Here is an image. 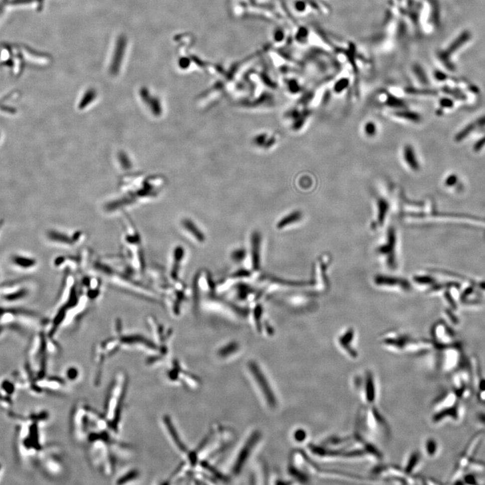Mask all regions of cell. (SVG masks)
Here are the masks:
<instances>
[{"instance_id":"obj_1","label":"cell","mask_w":485,"mask_h":485,"mask_svg":"<svg viewBox=\"0 0 485 485\" xmlns=\"http://www.w3.org/2000/svg\"><path fill=\"white\" fill-rule=\"evenodd\" d=\"M129 378L124 371L115 374L106 396L103 415L115 434L120 431L125 400L128 392Z\"/></svg>"},{"instance_id":"obj_2","label":"cell","mask_w":485,"mask_h":485,"mask_svg":"<svg viewBox=\"0 0 485 485\" xmlns=\"http://www.w3.org/2000/svg\"><path fill=\"white\" fill-rule=\"evenodd\" d=\"M463 401L452 390L446 391L441 394L434 404V412L431 417L433 423L460 424L463 422L466 416V408Z\"/></svg>"},{"instance_id":"obj_3","label":"cell","mask_w":485,"mask_h":485,"mask_svg":"<svg viewBox=\"0 0 485 485\" xmlns=\"http://www.w3.org/2000/svg\"><path fill=\"white\" fill-rule=\"evenodd\" d=\"M380 341L384 347L398 353L423 354L428 353L434 348V343L429 340L416 339L409 334L398 332L385 334Z\"/></svg>"},{"instance_id":"obj_4","label":"cell","mask_w":485,"mask_h":485,"mask_svg":"<svg viewBox=\"0 0 485 485\" xmlns=\"http://www.w3.org/2000/svg\"><path fill=\"white\" fill-rule=\"evenodd\" d=\"M375 254L382 266L396 272L399 267V241L395 227L391 226L382 236L375 247Z\"/></svg>"},{"instance_id":"obj_5","label":"cell","mask_w":485,"mask_h":485,"mask_svg":"<svg viewBox=\"0 0 485 485\" xmlns=\"http://www.w3.org/2000/svg\"><path fill=\"white\" fill-rule=\"evenodd\" d=\"M478 370L475 361L462 364L451 373L452 390L462 400L469 399L475 393V375Z\"/></svg>"},{"instance_id":"obj_6","label":"cell","mask_w":485,"mask_h":485,"mask_svg":"<svg viewBox=\"0 0 485 485\" xmlns=\"http://www.w3.org/2000/svg\"><path fill=\"white\" fill-rule=\"evenodd\" d=\"M483 438L482 431L475 435L468 443L465 450L456 461L455 467L450 477L451 483H458L466 474L468 468L475 459L477 451L480 447Z\"/></svg>"},{"instance_id":"obj_7","label":"cell","mask_w":485,"mask_h":485,"mask_svg":"<svg viewBox=\"0 0 485 485\" xmlns=\"http://www.w3.org/2000/svg\"><path fill=\"white\" fill-rule=\"evenodd\" d=\"M355 384L365 405L367 407H375L377 390L373 373L370 371H365L363 374L357 375Z\"/></svg>"},{"instance_id":"obj_8","label":"cell","mask_w":485,"mask_h":485,"mask_svg":"<svg viewBox=\"0 0 485 485\" xmlns=\"http://www.w3.org/2000/svg\"><path fill=\"white\" fill-rule=\"evenodd\" d=\"M456 345L437 348L439 350L438 366L444 373H452L463 364L461 350Z\"/></svg>"},{"instance_id":"obj_9","label":"cell","mask_w":485,"mask_h":485,"mask_svg":"<svg viewBox=\"0 0 485 485\" xmlns=\"http://www.w3.org/2000/svg\"><path fill=\"white\" fill-rule=\"evenodd\" d=\"M373 284L376 287L388 291L406 293L411 291L412 284L406 279L392 275L377 274L373 278Z\"/></svg>"},{"instance_id":"obj_10","label":"cell","mask_w":485,"mask_h":485,"mask_svg":"<svg viewBox=\"0 0 485 485\" xmlns=\"http://www.w3.org/2000/svg\"><path fill=\"white\" fill-rule=\"evenodd\" d=\"M356 334L355 329L348 327L343 329L336 338V344L340 350L348 358L357 359L359 357L357 348H355Z\"/></svg>"},{"instance_id":"obj_11","label":"cell","mask_w":485,"mask_h":485,"mask_svg":"<svg viewBox=\"0 0 485 485\" xmlns=\"http://www.w3.org/2000/svg\"><path fill=\"white\" fill-rule=\"evenodd\" d=\"M249 368L269 407L272 408L276 407L277 404L276 396H274V392L271 389L266 377L263 375L262 371L259 368L258 365L254 362L249 363Z\"/></svg>"},{"instance_id":"obj_12","label":"cell","mask_w":485,"mask_h":485,"mask_svg":"<svg viewBox=\"0 0 485 485\" xmlns=\"http://www.w3.org/2000/svg\"><path fill=\"white\" fill-rule=\"evenodd\" d=\"M259 437L258 434H254L241 450L234 467V471L236 474H238L245 465V462L247 461V458L249 457L252 450L258 440Z\"/></svg>"},{"instance_id":"obj_13","label":"cell","mask_w":485,"mask_h":485,"mask_svg":"<svg viewBox=\"0 0 485 485\" xmlns=\"http://www.w3.org/2000/svg\"><path fill=\"white\" fill-rule=\"evenodd\" d=\"M390 210L388 202L384 198H378L377 200V218L376 221L371 225L372 230L382 228L384 226L387 215Z\"/></svg>"},{"instance_id":"obj_14","label":"cell","mask_w":485,"mask_h":485,"mask_svg":"<svg viewBox=\"0 0 485 485\" xmlns=\"http://www.w3.org/2000/svg\"><path fill=\"white\" fill-rule=\"evenodd\" d=\"M402 156L406 164L413 171H417L420 169L417 156L416 155L415 149L411 144H407L404 146Z\"/></svg>"},{"instance_id":"obj_15","label":"cell","mask_w":485,"mask_h":485,"mask_svg":"<svg viewBox=\"0 0 485 485\" xmlns=\"http://www.w3.org/2000/svg\"><path fill=\"white\" fill-rule=\"evenodd\" d=\"M421 463H422V460H421L420 452L413 451L411 452V454L408 456L407 460H406L405 465L402 469H404L407 475L412 477L420 467Z\"/></svg>"},{"instance_id":"obj_16","label":"cell","mask_w":485,"mask_h":485,"mask_svg":"<svg viewBox=\"0 0 485 485\" xmlns=\"http://www.w3.org/2000/svg\"><path fill=\"white\" fill-rule=\"evenodd\" d=\"M163 422H164V425L165 428H166L167 431H168L169 436L171 440H172L173 443H174L175 446L177 448L182 452H187L186 446H185L184 443H183L182 440H181L180 436L177 432L176 429L173 425L172 421H171L170 418L169 417H165L163 419Z\"/></svg>"},{"instance_id":"obj_17","label":"cell","mask_w":485,"mask_h":485,"mask_svg":"<svg viewBox=\"0 0 485 485\" xmlns=\"http://www.w3.org/2000/svg\"><path fill=\"white\" fill-rule=\"evenodd\" d=\"M424 452L427 457L429 458H435L438 457L440 454L441 448L438 440L435 438H429L427 439L424 443Z\"/></svg>"},{"instance_id":"obj_18","label":"cell","mask_w":485,"mask_h":485,"mask_svg":"<svg viewBox=\"0 0 485 485\" xmlns=\"http://www.w3.org/2000/svg\"><path fill=\"white\" fill-rule=\"evenodd\" d=\"M475 392L479 402L485 406V379L481 378L479 372L475 379Z\"/></svg>"},{"instance_id":"obj_19","label":"cell","mask_w":485,"mask_h":485,"mask_svg":"<svg viewBox=\"0 0 485 485\" xmlns=\"http://www.w3.org/2000/svg\"><path fill=\"white\" fill-rule=\"evenodd\" d=\"M394 115L398 118L405 119V120L411 121V122H419L421 121V117L420 115L414 111L407 110L405 109H400L394 112Z\"/></svg>"},{"instance_id":"obj_20","label":"cell","mask_w":485,"mask_h":485,"mask_svg":"<svg viewBox=\"0 0 485 485\" xmlns=\"http://www.w3.org/2000/svg\"><path fill=\"white\" fill-rule=\"evenodd\" d=\"M412 72L417 80L422 84H428V79H427V74L422 65L419 63H415L412 66Z\"/></svg>"},{"instance_id":"obj_21","label":"cell","mask_w":485,"mask_h":485,"mask_svg":"<svg viewBox=\"0 0 485 485\" xmlns=\"http://www.w3.org/2000/svg\"><path fill=\"white\" fill-rule=\"evenodd\" d=\"M386 104L388 107L394 108V109H407L406 108L407 105L403 100L390 94H388V95H387Z\"/></svg>"},{"instance_id":"obj_22","label":"cell","mask_w":485,"mask_h":485,"mask_svg":"<svg viewBox=\"0 0 485 485\" xmlns=\"http://www.w3.org/2000/svg\"><path fill=\"white\" fill-rule=\"evenodd\" d=\"M258 236H255L253 238V263L255 268H257L259 263V238Z\"/></svg>"},{"instance_id":"obj_23","label":"cell","mask_w":485,"mask_h":485,"mask_svg":"<svg viewBox=\"0 0 485 485\" xmlns=\"http://www.w3.org/2000/svg\"><path fill=\"white\" fill-rule=\"evenodd\" d=\"M300 217H301V214L298 213V212L292 213V215H288V217L282 219L281 222L278 223V228L282 229L283 227L286 226V225L296 222V221L299 220Z\"/></svg>"},{"instance_id":"obj_24","label":"cell","mask_w":485,"mask_h":485,"mask_svg":"<svg viewBox=\"0 0 485 485\" xmlns=\"http://www.w3.org/2000/svg\"><path fill=\"white\" fill-rule=\"evenodd\" d=\"M185 226H186V228L188 229V231H190V233H191L194 236H195V238L197 239L198 241H200V242H204V241H205V237H204V235L202 234L201 232L198 230L197 227H196L195 225H194V224H192L191 222L188 221V222L185 223Z\"/></svg>"},{"instance_id":"obj_25","label":"cell","mask_w":485,"mask_h":485,"mask_svg":"<svg viewBox=\"0 0 485 485\" xmlns=\"http://www.w3.org/2000/svg\"><path fill=\"white\" fill-rule=\"evenodd\" d=\"M350 85L349 79L347 78H342L337 81L334 85V91L336 93H340L348 87Z\"/></svg>"},{"instance_id":"obj_26","label":"cell","mask_w":485,"mask_h":485,"mask_svg":"<svg viewBox=\"0 0 485 485\" xmlns=\"http://www.w3.org/2000/svg\"><path fill=\"white\" fill-rule=\"evenodd\" d=\"M138 475V472L136 471H131L125 474L124 476L121 477L117 481V484H126L130 483L132 481H134L137 478Z\"/></svg>"},{"instance_id":"obj_27","label":"cell","mask_w":485,"mask_h":485,"mask_svg":"<svg viewBox=\"0 0 485 485\" xmlns=\"http://www.w3.org/2000/svg\"><path fill=\"white\" fill-rule=\"evenodd\" d=\"M364 132L369 137H373L377 134V126L373 121H369L364 126Z\"/></svg>"},{"instance_id":"obj_28","label":"cell","mask_w":485,"mask_h":485,"mask_svg":"<svg viewBox=\"0 0 485 485\" xmlns=\"http://www.w3.org/2000/svg\"><path fill=\"white\" fill-rule=\"evenodd\" d=\"M237 349H238V345H237V344L231 343L222 348V350H221L220 352H219V354L222 357H226V355L234 353V352L236 351Z\"/></svg>"},{"instance_id":"obj_29","label":"cell","mask_w":485,"mask_h":485,"mask_svg":"<svg viewBox=\"0 0 485 485\" xmlns=\"http://www.w3.org/2000/svg\"><path fill=\"white\" fill-rule=\"evenodd\" d=\"M13 260H14L15 263L22 267L32 266L34 263V261L32 259H26L22 257H15Z\"/></svg>"},{"instance_id":"obj_30","label":"cell","mask_w":485,"mask_h":485,"mask_svg":"<svg viewBox=\"0 0 485 485\" xmlns=\"http://www.w3.org/2000/svg\"><path fill=\"white\" fill-rule=\"evenodd\" d=\"M477 425H478L481 431H485V412H480L476 415L475 418Z\"/></svg>"},{"instance_id":"obj_31","label":"cell","mask_w":485,"mask_h":485,"mask_svg":"<svg viewBox=\"0 0 485 485\" xmlns=\"http://www.w3.org/2000/svg\"><path fill=\"white\" fill-rule=\"evenodd\" d=\"M306 436H307V434H306L305 431L303 430L297 431L294 435V438L297 442H303L307 438Z\"/></svg>"},{"instance_id":"obj_32","label":"cell","mask_w":485,"mask_h":485,"mask_svg":"<svg viewBox=\"0 0 485 485\" xmlns=\"http://www.w3.org/2000/svg\"><path fill=\"white\" fill-rule=\"evenodd\" d=\"M67 378L69 380H76L77 377H78V371L76 369L70 368L67 372Z\"/></svg>"},{"instance_id":"obj_33","label":"cell","mask_w":485,"mask_h":485,"mask_svg":"<svg viewBox=\"0 0 485 485\" xmlns=\"http://www.w3.org/2000/svg\"><path fill=\"white\" fill-rule=\"evenodd\" d=\"M34 0H11V4L12 5L27 4V3H31Z\"/></svg>"}]
</instances>
